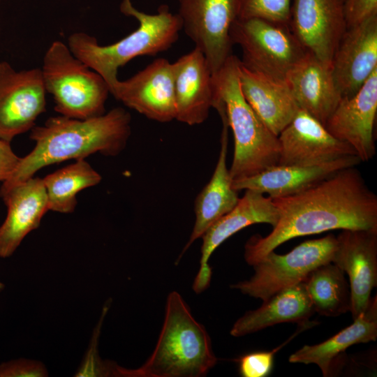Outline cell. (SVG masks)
<instances>
[{
  "instance_id": "obj_5",
  "label": "cell",
  "mask_w": 377,
  "mask_h": 377,
  "mask_svg": "<svg viewBox=\"0 0 377 377\" xmlns=\"http://www.w3.org/2000/svg\"><path fill=\"white\" fill-rule=\"evenodd\" d=\"M238 59L230 55L212 75L214 108L221 103L234 137V154L229 169L232 180L258 174L277 165L279 142L244 98L239 80Z\"/></svg>"
},
{
  "instance_id": "obj_7",
  "label": "cell",
  "mask_w": 377,
  "mask_h": 377,
  "mask_svg": "<svg viewBox=\"0 0 377 377\" xmlns=\"http://www.w3.org/2000/svg\"><path fill=\"white\" fill-rule=\"evenodd\" d=\"M230 36L241 47L245 67L283 83L308 52L289 26L259 18H235Z\"/></svg>"
},
{
  "instance_id": "obj_19",
  "label": "cell",
  "mask_w": 377,
  "mask_h": 377,
  "mask_svg": "<svg viewBox=\"0 0 377 377\" xmlns=\"http://www.w3.org/2000/svg\"><path fill=\"white\" fill-rule=\"evenodd\" d=\"M175 119L193 126L203 123L214 107L212 73L202 52L194 47L172 63Z\"/></svg>"
},
{
  "instance_id": "obj_2",
  "label": "cell",
  "mask_w": 377,
  "mask_h": 377,
  "mask_svg": "<svg viewBox=\"0 0 377 377\" xmlns=\"http://www.w3.org/2000/svg\"><path fill=\"white\" fill-rule=\"evenodd\" d=\"M131 117L121 108L107 113L78 119L64 116L50 117L43 126H34L30 139L34 149L20 162L0 192L33 177L40 169L70 159H84L99 153L115 156L126 147L131 135Z\"/></svg>"
},
{
  "instance_id": "obj_27",
  "label": "cell",
  "mask_w": 377,
  "mask_h": 377,
  "mask_svg": "<svg viewBox=\"0 0 377 377\" xmlns=\"http://www.w3.org/2000/svg\"><path fill=\"white\" fill-rule=\"evenodd\" d=\"M101 175L85 159L56 170L43 178L48 210L70 214L77 206V195L81 191L98 184Z\"/></svg>"
},
{
  "instance_id": "obj_29",
  "label": "cell",
  "mask_w": 377,
  "mask_h": 377,
  "mask_svg": "<svg viewBox=\"0 0 377 377\" xmlns=\"http://www.w3.org/2000/svg\"><path fill=\"white\" fill-rule=\"evenodd\" d=\"M108 306H105L99 324L95 330V334L91 342L89 350L84 361L75 373L76 376H114L116 363L104 362L98 356L97 350L98 337L102 325V321L106 315Z\"/></svg>"
},
{
  "instance_id": "obj_14",
  "label": "cell",
  "mask_w": 377,
  "mask_h": 377,
  "mask_svg": "<svg viewBox=\"0 0 377 377\" xmlns=\"http://www.w3.org/2000/svg\"><path fill=\"white\" fill-rule=\"evenodd\" d=\"M377 68L353 96L342 97L325 124L336 138L350 145L361 162L375 156Z\"/></svg>"
},
{
  "instance_id": "obj_18",
  "label": "cell",
  "mask_w": 377,
  "mask_h": 377,
  "mask_svg": "<svg viewBox=\"0 0 377 377\" xmlns=\"http://www.w3.org/2000/svg\"><path fill=\"white\" fill-rule=\"evenodd\" d=\"M0 197L7 207L0 226V258H7L29 232L38 228L49 211L47 198L43 179L34 176L0 192Z\"/></svg>"
},
{
  "instance_id": "obj_21",
  "label": "cell",
  "mask_w": 377,
  "mask_h": 377,
  "mask_svg": "<svg viewBox=\"0 0 377 377\" xmlns=\"http://www.w3.org/2000/svg\"><path fill=\"white\" fill-rule=\"evenodd\" d=\"M361 163L357 155L311 166L275 165L258 174L232 181L236 191L253 190L267 193L272 198L288 196L301 192L338 171L355 167Z\"/></svg>"
},
{
  "instance_id": "obj_17",
  "label": "cell",
  "mask_w": 377,
  "mask_h": 377,
  "mask_svg": "<svg viewBox=\"0 0 377 377\" xmlns=\"http://www.w3.org/2000/svg\"><path fill=\"white\" fill-rule=\"evenodd\" d=\"M331 66L342 97L355 94L377 68V13L346 30Z\"/></svg>"
},
{
  "instance_id": "obj_23",
  "label": "cell",
  "mask_w": 377,
  "mask_h": 377,
  "mask_svg": "<svg viewBox=\"0 0 377 377\" xmlns=\"http://www.w3.org/2000/svg\"><path fill=\"white\" fill-rule=\"evenodd\" d=\"M242 94L265 125L276 135L300 110L286 83L273 80L239 63Z\"/></svg>"
},
{
  "instance_id": "obj_25",
  "label": "cell",
  "mask_w": 377,
  "mask_h": 377,
  "mask_svg": "<svg viewBox=\"0 0 377 377\" xmlns=\"http://www.w3.org/2000/svg\"><path fill=\"white\" fill-rule=\"evenodd\" d=\"M377 338V300L371 298L366 311L353 323L327 340L312 346L306 345L289 357L292 363L314 364L323 376H331L335 361L350 346L374 341Z\"/></svg>"
},
{
  "instance_id": "obj_33",
  "label": "cell",
  "mask_w": 377,
  "mask_h": 377,
  "mask_svg": "<svg viewBox=\"0 0 377 377\" xmlns=\"http://www.w3.org/2000/svg\"><path fill=\"white\" fill-rule=\"evenodd\" d=\"M20 158L13 151L9 142L0 138V184L10 177Z\"/></svg>"
},
{
  "instance_id": "obj_4",
  "label": "cell",
  "mask_w": 377,
  "mask_h": 377,
  "mask_svg": "<svg viewBox=\"0 0 377 377\" xmlns=\"http://www.w3.org/2000/svg\"><path fill=\"white\" fill-rule=\"evenodd\" d=\"M121 12L135 17L138 28L114 43L101 45L96 38L84 32L68 37L72 53L98 73L109 89L118 80L117 71L133 59L155 55L169 49L178 39L182 29L178 14H172L167 5H161L156 14H147L134 7L131 0H122Z\"/></svg>"
},
{
  "instance_id": "obj_26",
  "label": "cell",
  "mask_w": 377,
  "mask_h": 377,
  "mask_svg": "<svg viewBox=\"0 0 377 377\" xmlns=\"http://www.w3.org/2000/svg\"><path fill=\"white\" fill-rule=\"evenodd\" d=\"M303 283L315 312L334 317L350 311L349 284L344 272L333 263L314 269Z\"/></svg>"
},
{
  "instance_id": "obj_16",
  "label": "cell",
  "mask_w": 377,
  "mask_h": 377,
  "mask_svg": "<svg viewBox=\"0 0 377 377\" xmlns=\"http://www.w3.org/2000/svg\"><path fill=\"white\" fill-rule=\"evenodd\" d=\"M245 191L233 209L212 225L201 237L200 267L193 283V291L198 294L210 284L212 272L209 259L223 242L249 226L267 223L273 228L277 223L279 214L272 198L253 190Z\"/></svg>"
},
{
  "instance_id": "obj_28",
  "label": "cell",
  "mask_w": 377,
  "mask_h": 377,
  "mask_svg": "<svg viewBox=\"0 0 377 377\" xmlns=\"http://www.w3.org/2000/svg\"><path fill=\"white\" fill-rule=\"evenodd\" d=\"M233 1L237 19L259 18L289 26L292 0H233Z\"/></svg>"
},
{
  "instance_id": "obj_3",
  "label": "cell",
  "mask_w": 377,
  "mask_h": 377,
  "mask_svg": "<svg viewBox=\"0 0 377 377\" xmlns=\"http://www.w3.org/2000/svg\"><path fill=\"white\" fill-rule=\"evenodd\" d=\"M217 358L205 327L193 316L177 291L166 300L165 317L151 355L138 369L120 367L124 377H202L216 364Z\"/></svg>"
},
{
  "instance_id": "obj_10",
  "label": "cell",
  "mask_w": 377,
  "mask_h": 377,
  "mask_svg": "<svg viewBox=\"0 0 377 377\" xmlns=\"http://www.w3.org/2000/svg\"><path fill=\"white\" fill-rule=\"evenodd\" d=\"M46 93L40 68L17 71L0 61V138L10 142L31 130L45 110Z\"/></svg>"
},
{
  "instance_id": "obj_1",
  "label": "cell",
  "mask_w": 377,
  "mask_h": 377,
  "mask_svg": "<svg viewBox=\"0 0 377 377\" xmlns=\"http://www.w3.org/2000/svg\"><path fill=\"white\" fill-rule=\"evenodd\" d=\"M272 199L279 220L267 235H254L246 242L244 259L251 266L295 237L332 230L377 229V196L356 166L301 192Z\"/></svg>"
},
{
  "instance_id": "obj_15",
  "label": "cell",
  "mask_w": 377,
  "mask_h": 377,
  "mask_svg": "<svg viewBox=\"0 0 377 377\" xmlns=\"http://www.w3.org/2000/svg\"><path fill=\"white\" fill-rule=\"evenodd\" d=\"M332 263L348 276L353 320L367 309L377 285V229L342 230Z\"/></svg>"
},
{
  "instance_id": "obj_32",
  "label": "cell",
  "mask_w": 377,
  "mask_h": 377,
  "mask_svg": "<svg viewBox=\"0 0 377 377\" xmlns=\"http://www.w3.org/2000/svg\"><path fill=\"white\" fill-rule=\"evenodd\" d=\"M377 13V0H345L346 28L354 27Z\"/></svg>"
},
{
  "instance_id": "obj_22",
  "label": "cell",
  "mask_w": 377,
  "mask_h": 377,
  "mask_svg": "<svg viewBox=\"0 0 377 377\" xmlns=\"http://www.w3.org/2000/svg\"><path fill=\"white\" fill-rule=\"evenodd\" d=\"M221 120L223 128L217 163L210 180L195 199V223L191 236L176 263L191 244L202 237L212 225L233 209L239 199L238 191L232 187L233 180L226 164L229 126L227 119Z\"/></svg>"
},
{
  "instance_id": "obj_6",
  "label": "cell",
  "mask_w": 377,
  "mask_h": 377,
  "mask_svg": "<svg viewBox=\"0 0 377 377\" xmlns=\"http://www.w3.org/2000/svg\"><path fill=\"white\" fill-rule=\"evenodd\" d=\"M46 92L60 115L86 119L104 114L110 93L104 79L60 40L52 43L40 68Z\"/></svg>"
},
{
  "instance_id": "obj_9",
  "label": "cell",
  "mask_w": 377,
  "mask_h": 377,
  "mask_svg": "<svg viewBox=\"0 0 377 377\" xmlns=\"http://www.w3.org/2000/svg\"><path fill=\"white\" fill-rule=\"evenodd\" d=\"M182 29L204 54L212 75L232 55L233 0H178Z\"/></svg>"
},
{
  "instance_id": "obj_12",
  "label": "cell",
  "mask_w": 377,
  "mask_h": 377,
  "mask_svg": "<svg viewBox=\"0 0 377 377\" xmlns=\"http://www.w3.org/2000/svg\"><path fill=\"white\" fill-rule=\"evenodd\" d=\"M344 3L345 0H293L291 3V31L308 52L330 66L347 29Z\"/></svg>"
},
{
  "instance_id": "obj_13",
  "label": "cell",
  "mask_w": 377,
  "mask_h": 377,
  "mask_svg": "<svg viewBox=\"0 0 377 377\" xmlns=\"http://www.w3.org/2000/svg\"><path fill=\"white\" fill-rule=\"evenodd\" d=\"M278 139L279 165L311 166L357 155L350 145L334 137L323 124L302 110Z\"/></svg>"
},
{
  "instance_id": "obj_20",
  "label": "cell",
  "mask_w": 377,
  "mask_h": 377,
  "mask_svg": "<svg viewBox=\"0 0 377 377\" xmlns=\"http://www.w3.org/2000/svg\"><path fill=\"white\" fill-rule=\"evenodd\" d=\"M286 83L300 109L324 126L342 98L331 66L309 52L290 71Z\"/></svg>"
},
{
  "instance_id": "obj_34",
  "label": "cell",
  "mask_w": 377,
  "mask_h": 377,
  "mask_svg": "<svg viewBox=\"0 0 377 377\" xmlns=\"http://www.w3.org/2000/svg\"><path fill=\"white\" fill-rule=\"evenodd\" d=\"M4 287L5 285L1 281H0V292L3 290Z\"/></svg>"
},
{
  "instance_id": "obj_24",
  "label": "cell",
  "mask_w": 377,
  "mask_h": 377,
  "mask_svg": "<svg viewBox=\"0 0 377 377\" xmlns=\"http://www.w3.org/2000/svg\"><path fill=\"white\" fill-rule=\"evenodd\" d=\"M263 302L259 308L246 312L236 320L230 330L232 336L243 337L282 323L308 325L309 319L315 312L303 282Z\"/></svg>"
},
{
  "instance_id": "obj_8",
  "label": "cell",
  "mask_w": 377,
  "mask_h": 377,
  "mask_svg": "<svg viewBox=\"0 0 377 377\" xmlns=\"http://www.w3.org/2000/svg\"><path fill=\"white\" fill-rule=\"evenodd\" d=\"M337 246V237L330 234L305 241L283 255L270 251L252 265L254 274L249 279L231 288L264 301L303 282L316 267L332 263Z\"/></svg>"
},
{
  "instance_id": "obj_11",
  "label": "cell",
  "mask_w": 377,
  "mask_h": 377,
  "mask_svg": "<svg viewBox=\"0 0 377 377\" xmlns=\"http://www.w3.org/2000/svg\"><path fill=\"white\" fill-rule=\"evenodd\" d=\"M110 93L126 106L158 122L175 119L172 63L158 58L126 80H117Z\"/></svg>"
},
{
  "instance_id": "obj_30",
  "label": "cell",
  "mask_w": 377,
  "mask_h": 377,
  "mask_svg": "<svg viewBox=\"0 0 377 377\" xmlns=\"http://www.w3.org/2000/svg\"><path fill=\"white\" fill-rule=\"evenodd\" d=\"M277 349L253 352L240 357L237 360L240 375L243 377L267 376L272 369L274 355Z\"/></svg>"
},
{
  "instance_id": "obj_31",
  "label": "cell",
  "mask_w": 377,
  "mask_h": 377,
  "mask_svg": "<svg viewBox=\"0 0 377 377\" xmlns=\"http://www.w3.org/2000/svg\"><path fill=\"white\" fill-rule=\"evenodd\" d=\"M45 365L36 360L17 358L0 363V377H46Z\"/></svg>"
}]
</instances>
